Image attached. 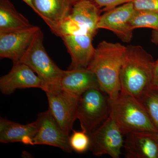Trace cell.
<instances>
[{
    "label": "cell",
    "instance_id": "d6986e66",
    "mask_svg": "<svg viewBox=\"0 0 158 158\" xmlns=\"http://www.w3.org/2000/svg\"><path fill=\"white\" fill-rule=\"evenodd\" d=\"M138 99L158 130V86L152 84Z\"/></svg>",
    "mask_w": 158,
    "mask_h": 158
},
{
    "label": "cell",
    "instance_id": "5b68a950",
    "mask_svg": "<svg viewBox=\"0 0 158 158\" xmlns=\"http://www.w3.org/2000/svg\"><path fill=\"white\" fill-rule=\"evenodd\" d=\"M110 98L100 88H93L80 97L77 110L82 131L90 135L110 116Z\"/></svg>",
    "mask_w": 158,
    "mask_h": 158
},
{
    "label": "cell",
    "instance_id": "cb8c5ba5",
    "mask_svg": "<svg viewBox=\"0 0 158 158\" xmlns=\"http://www.w3.org/2000/svg\"><path fill=\"white\" fill-rule=\"evenodd\" d=\"M153 84L158 86V59L155 61L154 65Z\"/></svg>",
    "mask_w": 158,
    "mask_h": 158
},
{
    "label": "cell",
    "instance_id": "ba28073f",
    "mask_svg": "<svg viewBox=\"0 0 158 158\" xmlns=\"http://www.w3.org/2000/svg\"><path fill=\"white\" fill-rule=\"evenodd\" d=\"M135 11L133 3L131 2L105 11L101 15L97 28L109 30L123 42H130L134 30L130 24V20Z\"/></svg>",
    "mask_w": 158,
    "mask_h": 158
},
{
    "label": "cell",
    "instance_id": "3957f363",
    "mask_svg": "<svg viewBox=\"0 0 158 158\" xmlns=\"http://www.w3.org/2000/svg\"><path fill=\"white\" fill-rule=\"evenodd\" d=\"M110 115L124 135L135 133L158 134V130L138 99L120 92L110 99Z\"/></svg>",
    "mask_w": 158,
    "mask_h": 158
},
{
    "label": "cell",
    "instance_id": "9c48e42d",
    "mask_svg": "<svg viewBox=\"0 0 158 158\" xmlns=\"http://www.w3.org/2000/svg\"><path fill=\"white\" fill-rule=\"evenodd\" d=\"M48 100V110L61 129L67 135L72 130L77 118L79 98L64 90L45 92Z\"/></svg>",
    "mask_w": 158,
    "mask_h": 158
},
{
    "label": "cell",
    "instance_id": "2e32d148",
    "mask_svg": "<svg viewBox=\"0 0 158 158\" xmlns=\"http://www.w3.org/2000/svg\"><path fill=\"white\" fill-rule=\"evenodd\" d=\"M38 130L37 122L21 124L7 118L0 119V142L2 143L22 142L32 145V140Z\"/></svg>",
    "mask_w": 158,
    "mask_h": 158
},
{
    "label": "cell",
    "instance_id": "7a4b0ae2",
    "mask_svg": "<svg viewBox=\"0 0 158 158\" xmlns=\"http://www.w3.org/2000/svg\"><path fill=\"white\" fill-rule=\"evenodd\" d=\"M126 46L119 43L102 41L95 48L88 68L94 73L101 89L110 99L118 98L121 91L120 74Z\"/></svg>",
    "mask_w": 158,
    "mask_h": 158
},
{
    "label": "cell",
    "instance_id": "7c38bea8",
    "mask_svg": "<svg viewBox=\"0 0 158 158\" xmlns=\"http://www.w3.org/2000/svg\"><path fill=\"white\" fill-rule=\"evenodd\" d=\"M94 37L93 34H88L61 37L71 58L69 69L88 68L95 52L92 45Z\"/></svg>",
    "mask_w": 158,
    "mask_h": 158
},
{
    "label": "cell",
    "instance_id": "6da1fadb",
    "mask_svg": "<svg viewBox=\"0 0 158 158\" xmlns=\"http://www.w3.org/2000/svg\"><path fill=\"white\" fill-rule=\"evenodd\" d=\"M154 63L141 46H126L120 70V92L139 98L153 84Z\"/></svg>",
    "mask_w": 158,
    "mask_h": 158
},
{
    "label": "cell",
    "instance_id": "4fadbf2b",
    "mask_svg": "<svg viewBox=\"0 0 158 158\" xmlns=\"http://www.w3.org/2000/svg\"><path fill=\"white\" fill-rule=\"evenodd\" d=\"M34 11L56 35L58 27L70 14L73 4L70 0H33Z\"/></svg>",
    "mask_w": 158,
    "mask_h": 158
},
{
    "label": "cell",
    "instance_id": "e0dca14e",
    "mask_svg": "<svg viewBox=\"0 0 158 158\" xmlns=\"http://www.w3.org/2000/svg\"><path fill=\"white\" fill-rule=\"evenodd\" d=\"M33 26L9 0H0V32L17 31Z\"/></svg>",
    "mask_w": 158,
    "mask_h": 158
},
{
    "label": "cell",
    "instance_id": "4316f807",
    "mask_svg": "<svg viewBox=\"0 0 158 158\" xmlns=\"http://www.w3.org/2000/svg\"><path fill=\"white\" fill-rule=\"evenodd\" d=\"M70 2H71V3H72L73 5L74 4V3H75L76 2H77V1H78V0H70Z\"/></svg>",
    "mask_w": 158,
    "mask_h": 158
},
{
    "label": "cell",
    "instance_id": "484cf974",
    "mask_svg": "<svg viewBox=\"0 0 158 158\" xmlns=\"http://www.w3.org/2000/svg\"><path fill=\"white\" fill-rule=\"evenodd\" d=\"M23 1L27 5H28L34 11V5H33V0H23Z\"/></svg>",
    "mask_w": 158,
    "mask_h": 158
},
{
    "label": "cell",
    "instance_id": "603a6c76",
    "mask_svg": "<svg viewBox=\"0 0 158 158\" xmlns=\"http://www.w3.org/2000/svg\"><path fill=\"white\" fill-rule=\"evenodd\" d=\"M136 10L158 11V0H133Z\"/></svg>",
    "mask_w": 158,
    "mask_h": 158
},
{
    "label": "cell",
    "instance_id": "52a82bcc",
    "mask_svg": "<svg viewBox=\"0 0 158 158\" xmlns=\"http://www.w3.org/2000/svg\"><path fill=\"white\" fill-rule=\"evenodd\" d=\"M38 130L32 140V145L45 144L72 152L69 144V135L61 129L48 110L40 113L37 120Z\"/></svg>",
    "mask_w": 158,
    "mask_h": 158
},
{
    "label": "cell",
    "instance_id": "8992f818",
    "mask_svg": "<svg viewBox=\"0 0 158 158\" xmlns=\"http://www.w3.org/2000/svg\"><path fill=\"white\" fill-rule=\"evenodd\" d=\"M123 135L112 116L90 135V149L94 156L107 155L113 158H118L124 144Z\"/></svg>",
    "mask_w": 158,
    "mask_h": 158
},
{
    "label": "cell",
    "instance_id": "9a60e30c",
    "mask_svg": "<svg viewBox=\"0 0 158 158\" xmlns=\"http://www.w3.org/2000/svg\"><path fill=\"white\" fill-rule=\"evenodd\" d=\"M158 135L135 133L126 136L123 147L127 158H158Z\"/></svg>",
    "mask_w": 158,
    "mask_h": 158
},
{
    "label": "cell",
    "instance_id": "30bf717a",
    "mask_svg": "<svg viewBox=\"0 0 158 158\" xmlns=\"http://www.w3.org/2000/svg\"><path fill=\"white\" fill-rule=\"evenodd\" d=\"M40 28H28L8 32H0V57L19 62L29 48Z\"/></svg>",
    "mask_w": 158,
    "mask_h": 158
},
{
    "label": "cell",
    "instance_id": "44dd1931",
    "mask_svg": "<svg viewBox=\"0 0 158 158\" xmlns=\"http://www.w3.org/2000/svg\"><path fill=\"white\" fill-rule=\"evenodd\" d=\"M69 142L72 150L78 153H83L90 149V136L83 131H73L72 135L69 136Z\"/></svg>",
    "mask_w": 158,
    "mask_h": 158
},
{
    "label": "cell",
    "instance_id": "ffe728a7",
    "mask_svg": "<svg viewBox=\"0 0 158 158\" xmlns=\"http://www.w3.org/2000/svg\"><path fill=\"white\" fill-rule=\"evenodd\" d=\"M130 24L133 30L139 28L158 30V11L135 10Z\"/></svg>",
    "mask_w": 158,
    "mask_h": 158
},
{
    "label": "cell",
    "instance_id": "7402d4cb",
    "mask_svg": "<svg viewBox=\"0 0 158 158\" xmlns=\"http://www.w3.org/2000/svg\"><path fill=\"white\" fill-rule=\"evenodd\" d=\"M96 4L102 11H107L121 5L133 2V0H90Z\"/></svg>",
    "mask_w": 158,
    "mask_h": 158
},
{
    "label": "cell",
    "instance_id": "ac0fdd59",
    "mask_svg": "<svg viewBox=\"0 0 158 158\" xmlns=\"http://www.w3.org/2000/svg\"><path fill=\"white\" fill-rule=\"evenodd\" d=\"M100 12L101 9L90 0H78L73 5L68 16L97 33Z\"/></svg>",
    "mask_w": 158,
    "mask_h": 158
},
{
    "label": "cell",
    "instance_id": "8fae6325",
    "mask_svg": "<svg viewBox=\"0 0 158 158\" xmlns=\"http://www.w3.org/2000/svg\"><path fill=\"white\" fill-rule=\"evenodd\" d=\"M9 73L0 78V90L6 95H10L18 89L39 88L43 89V83L30 67L21 62H13Z\"/></svg>",
    "mask_w": 158,
    "mask_h": 158
},
{
    "label": "cell",
    "instance_id": "5bb4252c",
    "mask_svg": "<svg viewBox=\"0 0 158 158\" xmlns=\"http://www.w3.org/2000/svg\"><path fill=\"white\" fill-rule=\"evenodd\" d=\"M61 87L65 92L80 98L87 90L100 86L94 73L86 68L63 70Z\"/></svg>",
    "mask_w": 158,
    "mask_h": 158
},
{
    "label": "cell",
    "instance_id": "83f0119b",
    "mask_svg": "<svg viewBox=\"0 0 158 158\" xmlns=\"http://www.w3.org/2000/svg\"></svg>",
    "mask_w": 158,
    "mask_h": 158
},
{
    "label": "cell",
    "instance_id": "277c9868",
    "mask_svg": "<svg viewBox=\"0 0 158 158\" xmlns=\"http://www.w3.org/2000/svg\"><path fill=\"white\" fill-rule=\"evenodd\" d=\"M43 41V33L40 28L19 62L28 65L37 74L42 81V90L45 92H58L62 90L61 80L63 70L48 56Z\"/></svg>",
    "mask_w": 158,
    "mask_h": 158
},
{
    "label": "cell",
    "instance_id": "d4e9b609",
    "mask_svg": "<svg viewBox=\"0 0 158 158\" xmlns=\"http://www.w3.org/2000/svg\"><path fill=\"white\" fill-rule=\"evenodd\" d=\"M151 41L153 43L158 44V30H154L152 34Z\"/></svg>",
    "mask_w": 158,
    "mask_h": 158
}]
</instances>
